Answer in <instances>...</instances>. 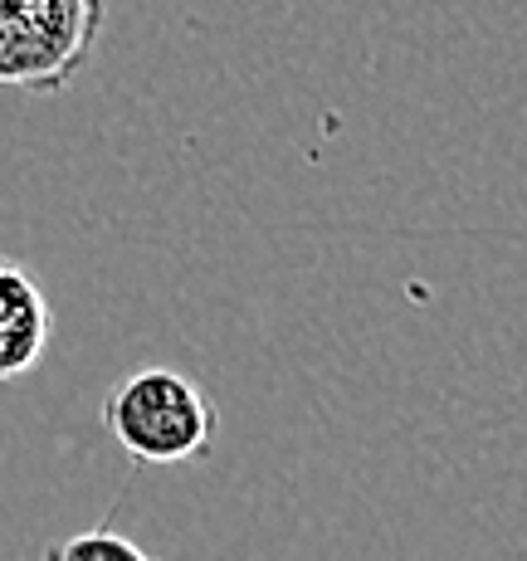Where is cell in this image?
<instances>
[{
	"mask_svg": "<svg viewBox=\"0 0 527 561\" xmlns=\"http://www.w3.org/2000/svg\"><path fill=\"white\" fill-rule=\"evenodd\" d=\"M45 561H157V557H147L133 537L113 533V527H93V533H73L64 542H54Z\"/></svg>",
	"mask_w": 527,
	"mask_h": 561,
	"instance_id": "cell-4",
	"label": "cell"
},
{
	"mask_svg": "<svg viewBox=\"0 0 527 561\" xmlns=\"http://www.w3.org/2000/svg\"><path fill=\"white\" fill-rule=\"evenodd\" d=\"M107 0H0V89L59 93L99 54Z\"/></svg>",
	"mask_w": 527,
	"mask_h": 561,
	"instance_id": "cell-2",
	"label": "cell"
},
{
	"mask_svg": "<svg viewBox=\"0 0 527 561\" xmlns=\"http://www.w3.org/2000/svg\"><path fill=\"white\" fill-rule=\"evenodd\" d=\"M107 435L133 463H196L215 445V405L171 366L127 371L103 401Z\"/></svg>",
	"mask_w": 527,
	"mask_h": 561,
	"instance_id": "cell-1",
	"label": "cell"
},
{
	"mask_svg": "<svg viewBox=\"0 0 527 561\" xmlns=\"http://www.w3.org/2000/svg\"><path fill=\"white\" fill-rule=\"evenodd\" d=\"M49 347V304L20 264L0 259V381L35 371Z\"/></svg>",
	"mask_w": 527,
	"mask_h": 561,
	"instance_id": "cell-3",
	"label": "cell"
}]
</instances>
